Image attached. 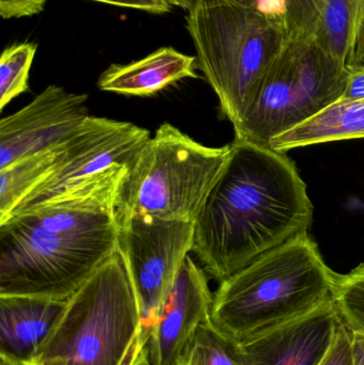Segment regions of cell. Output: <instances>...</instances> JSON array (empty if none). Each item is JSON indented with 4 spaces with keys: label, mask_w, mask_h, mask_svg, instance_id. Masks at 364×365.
Instances as JSON below:
<instances>
[{
    "label": "cell",
    "mask_w": 364,
    "mask_h": 365,
    "mask_svg": "<svg viewBox=\"0 0 364 365\" xmlns=\"http://www.w3.org/2000/svg\"><path fill=\"white\" fill-rule=\"evenodd\" d=\"M166 1L168 2L170 6L185 9V10H189L192 4V0H166Z\"/></svg>",
    "instance_id": "cell-30"
},
{
    "label": "cell",
    "mask_w": 364,
    "mask_h": 365,
    "mask_svg": "<svg viewBox=\"0 0 364 365\" xmlns=\"http://www.w3.org/2000/svg\"><path fill=\"white\" fill-rule=\"evenodd\" d=\"M87 94L48 86L24 108L0 121V170L63 145L89 117Z\"/></svg>",
    "instance_id": "cell-10"
},
{
    "label": "cell",
    "mask_w": 364,
    "mask_h": 365,
    "mask_svg": "<svg viewBox=\"0 0 364 365\" xmlns=\"http://www.w3.org/2000/svg\"><path fill=\"white\" fill-rule=\"evenodd\" d=\"M150 138L149 130L130 122L89 115L64 143L57 168L10 217L44 207L128 168Z\"/></svg>",
    "instance_id": "cell-9"
},
{
    "label": "cell",
    "mask_w": 364,
    "mask_h": 365,
    "mask_svg": "<svg viewBox=\"0 0 364 365\" xmlns=\"http://www.w3.org/2000/svg\"><path fill=\"white\" fill-rule=\"evenodd\" d=\"M38 45L23 42L4 49L0 58V109L15 98L28 91L30 68L33 63Z\"/></svg>",
    "instance_id": "cell-19"
},
{
    "label": "cell",
    "mask_w": 364,
    "mask_h": 365,
    "mask_svg": "<svg viewBox=\"0 0 364 365\" xmlns=\"http://www.w3.org/2000/svg\"><path fill=\"white\" fill-rule=\"evenodd\" d=\"M198 60L172 47H162L143 59L111 64L100 74L98 89L130 96H151L185 78H199Z\"/></svg>",
    "instance_id": "cell-14"
},
{
    "label": "cell",
    "mask_w": 364,
    "mask_h": 365,
    "mask_svg": "<svg viewBox=\"0 0 364 365\" xmlns=\"http://www.w3.org/2000/svg\"><path fill=\"white\" fill-rule=\"evenodd\" d=\"M322 365H354L353 364V334L342 324L335 343Z\"/></svg>",
    "instance_id": "cell-22"
},
{
    "label": "cell",
    "mask_w": 364,
    "mask_h": 365,
    "mask_svg": "<svg viewBox=\"0 0 364 365\" xmlns=\"http://www.w3.org/2000/svg\"><path fill=\"white\" fill-rule=\"evenodd\" d=\"M181 365H247L239 344L211 321L200 326Z\"/></svg>",
    "instance_id": "cell-18"
},
{
    "label": "cell",
    "mask_w": 364,
    "mask_h": 365,
    "mask_svg": "<svg viewBox=\"0 0 364 365\" xmlns=\"http://www.w3.org/2000/svg\"><path fill=\"white\" fill-rule=\"evenodd\" d=\"M64 152V143L13 163L0 170V223L53 173Z\"/></svg>",
    "instance_id": "cell-16"
},
{
    "label": "cell",
    "mask_w": 364,
    "mask_h": 365,
    "mask_svg": "<svg viewBox=\"0 0 364 365\" xmlns=\"http://www.w3.org/2000/svg\"><path fill=\"white\" fill-rule=\"evenodd\" d=\"M92 1L103 2V4L121 6V8L135 9V10L145 11L152 14H165L172 10V6H170L166 0H92Z\"/></svg>",
    "instance_id": "cell-25"
},
{
    "label": "cell",
    "mask_w": 364,
    "mask_h": 365,
    "mask_svg": "<svg viewBox=\"0 0 364 365\" xmlns=\"http://www.w3.org/2000/svg\"><path fill=\"white\" fill-rule=\"evenodd\" d=\"M327 0H286L288 40L316 41Z\"/></svg>",
    "instance_id": "cell-21"
},
{
    "label": "cell",
    "mask_w": 364,
    "mask_h": 365,
    "mask_svg": "<svg viewBox=\"0 0 364 365\" xmlns=\"http://www.w3.org/2000/svg\"><path fill=\"white\" fill-rule=\"evenodd\" d=\"M145 343L142 341L139 340L138 343L135 345L134 349L130 351V355L126 358L125 361L122 365H137L139 360H140L141 356L145 353ZM36 365V364H34Z\"/></svg>",
    "instance_id": "cell-29"
},
{
    "label": "cell",
    "mask_w": 364,
    "mask_h": 365,
    "mask_svg": "<svg viewBox=\"0 0 364 365\" xmlns=\"http://www.w3.org/2000/svg\"><path fill=\"white\" fill-rule=\"evenodd\" d=\"M364 138V98H340L301 125L271 139L269 148L280 153L333 141Z\"/></svg>",
    "instance_id": "cell-15"
},
{
    "label": "cell",
    "mask_w": 364,
    "mask_h": 365,
    "mask_svg": "<svg viewBox=\"0 0 364 365\" xmlns=\"http://www.w3.org/2000/svg\"><path fill=\"white\" fill-rule=\"evenodd\" d=\"M236 1L246 4V6H254V8L256 6V0H236Z\"/></svg>",
    "instance_id": "cell-32"
},
{
    "label": "cell",
    "mask_w": 364,
    "mask_h": 365,
    "mask_svg": "<svg viewBox=\"0 0 364 365\" xmlns=\"http://www.w3.org/2000/svg\"><path fill=\"white\" fill-rule=\"evenodd\" d=\"M141 317L118 250L68 300L36 365H122L140 340Z\"/></svg>",
    "instance_id": "cell-6"
},
{
    "label": "cell",
    "mask_w": 364,
    "mask_h": 365,
    "mask_svg": "<svg viewBox=\"0 0 364 365\" xmlns=\"http://www.w3.org/2000/svg\"><path fill=\"white\" fill-rule=\"evenodd\" d=\"M47 0H0V15L4 19L32 16L44 10Z\"/></svg>",
    "instance_id": "cell-24"
},
{
    "label": "cell",
    "mask_w": 364,
    "mask_h": 365,
    "mask_svg": "<svg viewBox=\"0 0 364 365\" xmlns=\"http://www.w3.org/2000/svg\"><path fill=\"white\" fill-rule=\"evenodd\" d=\"M337 276L303 232L220 282L211 322L228 338L244 342L333 299Z\"/></svg>",
    "instance_id": "cell-3"
},
{
    "label": "cell",
    "mask_w": 364,
    "mask_h": 365,
    "mask_svg": "<svg viewBox=\"0 0 364 365\" xmlns=\"http://www.w3.org/2000/svg\"><path fill=\"white\" fill-rule=\"evenodd\" d=\"M256 9L269 19L284 23L286 0H256Z\"/></svg>",
    "instance_id": "cell-27"
},
{
    "label": "cell",
    "mask_w": 364,
    "mask_h": 365,
    "mask_svg": "<svg viewBox=\"0 0 364 365\" xmlns=\"http://www.w3.org/2000/svg\"><path fill=\"white\" fill-rule=\"evenodd\" d=\"M313 204L286 153L234 139L228 160L194 221L192 252L222 282L303 232Z\"/></svg>",
    "instance_id": "cell-1"
},
{
    "label": "cell",
    "mask_w": 364,
    "mask_h": 365,
    "mask_svg": "<svg viewBox=\"0 0 364 365\" xmlns=\"http://www.w3.org/2000/svg\"><path fill=\"white\" fill-rule=\"evenodd\" d=\"M353 364L364 365V336L353 334Z\"/></svg>",
    "instance_id": "cell-28"
},
{
    "label": "cell",
    "mask_w": 364,
    "mask_h": 365,
    "mask_svg": "<svg viewBox=\"0 0 364 365\" xmlns=\"http://www.w3.org/2000/svg\"><path fill=\"white\" fill-rule=\"evenodd\" d=\"M346 68L348 70L364 68V0H359L356 26L346 59Z\"/></svg>",
    "instance_id": "cell-23"
},
{
    "label": "cell",
    "mask_w": 364,
    "mask_h": 365,
    "mask_svg": "<svg viewBox=\"0 0 364 365\" xmlns=\"http://www.w3.org/2000/svg\"><path fill=\"white\" fill-rule=\"evenodd\" d=\"M121 182L85 189L0 223V296L70 299L118 251Z\"/></svg>",
    "instance_id": "cell-2"
},
{
    "label": "cell",
    "mask_w": 364,
    "mask_h": 365,
    "mask_svg": "<svg viewBox=\"0 0 364 365\" xmlns=\"http://www.w3.org/2000/svg\"><path fill=\"white\" fill-rule=\"evenodd\" d=\"M350 71L316 41L288 40L234 128L235 139L269 147L271 139L339 101Z\"/></svg>",
    "instance_id": "cell-7"
},
{
    "label": "cell",
    "mask_w": 364,
    "mask_h": 365,
    "mask_svg": "<svg viewBox=\"0 0 364 365\" xmlns=\"http://www.w3.org/2000/svg\"><path fill=\"white\" fill-rule=\"evenodd\" d=\"M145 346H147V345H145ZM137 365H151L150 364L149 359H147V349H145V353L141 356L140 360H139Z\"/></svg>",
    "instance_id": "cell-31"
},
{
    "label": "cell",
    "mask_w": 364,
    "mask_h": 365,
    "mask_svg": "<svg viewBox=\"0 0 364 365\" xmlns=\"http://www.w3.org/2000/svg\"><path fill=\"white\" fill-rule=\"evenodd\" d=\"M359 0H327L316 42L329 55L345 63L350 53Z\"/></svg>",
    "instance_id": "cell-17"
},
{
    "label": "cell",
    "mask_w": 364,
    "mask_h": 365,
    "mask_svg": "<svg viewBox=\"0 0 364 365\" xmlns=\"http://www.w3.org/2000/svg\"><path fill=\"white\" fill-rule=\"evenodd\" d=\"M66 304L36 296H0V356L36 364Z\"/></svg>",
    "instance_id": "cell-13"
},
{
    "label": "cell",
    "mask_w": 364,
    "mask_h": 365,
    "mask_svg": "<svg viewBox=\"0 0 364 365\" xmlns=\"http://www.w3.org/2000/svg\"><path fill=\"white\" fill-rule=\"evenodd\" d=\"M342 322L333 300L313 312L239 343L247 365H322Z\"/></svg>",
    "instance_id": "cell-12"
},
{
    "label": "cell",
    "mask_w": 364,
    "mask_h": 365,
    "mask_svg": "<svg viewBox=\"0 0 364 365\" xmlns=\"http://www.w3.org/2000/svg\"><path fill=\"white\" fill-rule=\"evenodd\" d=\"M213 295L204 269L188 255L147 341L151 365H181L201 325L211 321Z\"/></svg>",
    "instance_id": "cell-11"
},
{
    "label": "cell",
    "mask_w": 364,
    "mask_h": 365,
    "mask_svg": "<svg viewBox=\"0 0 364 365\" xmlns=\"http://www.w3.org/2000/svg\"><path fill=\"white\" fill-rule=\"evenodd\" d=\"M230 153L209 148L170 123L143 145L120 185L117 225L132 216L192 221L200 212Z\"/></svg>",
    "instance_id": "cell-5"
},
{
    "label": "cell",
    "mask_w": 364,
    "mask_h": 365,
    "mask_svg": "<svg viewBox=\"0 0 364 365\" xmlns=\"http://www.w3.org/2000/svg\"><path fill=\"white\" fill-rule=\"evenodd\" d=\"M192 221L132 216L118 225L123 257L138 302L141 341L147 344L162 306L194 246Z\"/></svg>",
    "instance_id": "cell-8"
},
{
    "label": "cell",
    "mask_w": 364,
    "mask_h": 365,
    "mask_svg": "<svg viewBox=\"0 0 364 365\" xmlns=\"http://www.w3.org/2000/svg\"><path fill=\"white\" fill-rule=\"evenodd\" d=\"M350 71L348 86L341 98L361 100L364 98V68Z\"/></svg>",
    "instance_id": "cell-26"
},
{
    "label": "cell",
    "mask_w": 364,
    "mask_h": 365,
    "mask_svg": "<svg viewBox=\"0 0 364 365\" xmlns=\"http://www.w3.org/2000/svg\"><path fill=\"white\" fill-rule=\"evenodd\" d=\"M333 300L342 324L364 336V263L346 274H338Z\"/></svg>",
    "instance_id": "cell-20"
},
{
    "label": "cell",
    "mask_w": 364,
    "mask_h": 365,
    "mask_svg": "<svg viewBox=\"0 0 364 365\" xmlns=\"http://www.w3.org/2000/svg\"><path fill=\"white\" fill-rule=\"evenodd\" d=\"M186 21L199 68L235 126L286 45V26L236 0H192Z\"/></svg>",
    "instance_id": "cell-4"
}]
</instances>
